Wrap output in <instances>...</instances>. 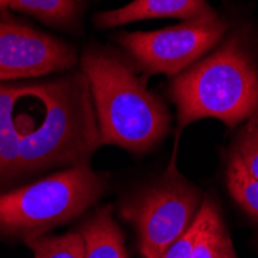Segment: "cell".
I'll return each instance as SVG.
<instances>
[{
    "mask_svg": "<svg viewBox=\"0 0 258 258\" xmlns=\"http://www.w3.org/2000/svg\"><path fill=\"white\" fill-rule=\"evenodd\" d=\"M101 138L85 75L28 85L0 84V192L59 166H76Z\"/></svg>",
    "mask_w": 258,
    "mask_h": 258,
    "instance_id": "1",
    "label": "cell"
},
{
    "mask_svg": "<svg viewBox=\"0 0 258 258\" xmlns=\"http://www.w3.org/2000/svg\"><path fill=\"white\" fill-rule=\"evenodd\" d=\"M101 144L144 153L167 135L170 116L132 67L113 51L90 48L82 56Z\"/></svg>",
    "mask_w": 258,
    "mask_h": 258,
    "instance_id": "2",
    "label": "cell"
},
{
    "mask_svg": "<svg viewBox=\"0 0 258 258\" xmlns=\"http://www.w3.org/2000/svg\"><path fill=\"white\" fill-rule=\"evenodd\" d=\"M170 96L178 110V128L214 118L235 127L258 113V70L235 36L201 62L179 73Z\"/></svg>",
    "mask_w": 258,
    "mask_h": 258,
    "instance_id": "3",
    "label": "cell"
},
{
    "mask_svg": "<svg viewBox=\"0 0 258 258\" xmlns=\"http://www.w3.org/2000/svg\"><path fill=\"white\" fill-rule=\"evenodd\" d=\"M105 179L87 162L0 195V237H42L99 200Z\"/></svg>",
    "mask_w": 258,
    "mask_h": 258,
    "instance_id": "4",
    "label": "cell"
},
{
    "mask_svg": "<svg viewBox=\"0 0 258 258\" xmlns=\"http://www.w3.org/2000/svg\"><path fill=\"white\" fill-rule=\"evenodd\" d=\"M201 192L175 170L139 192L121 207L135 226L143 258H161L167 247L192 226L201 207Z\"/></svg>",
    "mask_w": 258,
    "mask_h": 258,
    "instance_id": "5",
    "label": "cell"
},
{
    "mask_svg": "<svg viewBox=\"0 0 258 258\" xmlns=\"http://www.w3.org/2000/svg\"><path fill=\"white\" fill-rule=\"evenodd\" d=\"M226 31V23L212 11L179 25L147 33H125L121 45L149 75L175 76L195 63Z\"/></svg>",
    "mask_w": 258,
    "mask_h": 258,
    "instance_id": "6",
    "label": "cell"
},
{
    "mask_svg": "<svg viewBox=\"0 0 258 258\" xmlns=\"http://www.w3.org/2000/svg\"><path fill=\"white\" fill-rule=\"evenodd\" d=\"M75 63L76 51L65 42L16 22H0V81L39 78Z\"/></svg>",
    "mask_w": 258,
    "mask_h": 258,
    "instance_id": "7",
    "label": "cell"
},
{
    "mask_svg": "<svg viewBox=\"0 0 258 258\" xmlns=\"http://www.w3.org/2000/svg\"><path fill=\"white\" fill-rule=\"evenodd\" d=\"M210 13L212 8L207 5L206 0H133L118 10L96 14L95 22L101 28H113L138 20L158 17L192 20Z\"/></svg>",
    "mask_w": 258,
    "mask_h": 258,
    "instance_id": "8",
    "label": "cell"
},
{
    "mask_svg": "<svg viewBox=\"0 0 258 258\" xmlns=\"http://www.w3.org/2000/svg\"><path fill=\"white\" fill-rule=\"evenodd\" d=\"M195 220L194 258H237L218 206L212 198H204Z\"/></svg>",
    "mask_w": 258,
    "mask_h": 258,
    "instance_id": "9",
    "label": "cell"
},
{
    "mask_svg": "<svg viewBox=\"0 0 258 258\" xmlns=\"http://www.w3.org/2000/svg\"><path fill=\"white\" fill-rule=\"evenodd\" d=\"M85 238V258H128L124 235L107 206L87 220L79 229Z\"/></svg>",
    "mask_w": 258,
    "mask_h": 258,
    "instance_id": "10",
    "label": "cell"
},
{
    "mask_svg": "<svg viewBox=\"0 0 258 258\" xmlns=\"http://www.w3.org/2000/svg\"><path fill=\"white\" fill-rule=\"evenodd\" d=\"M34 258H85V238L81 230L60 237H37L23 240Z\"/></svg>",
    "mask_w": 258,
    "mask_h": 258,
    "instance_id": "11",
    "label": "cell"
},
{
    "mask_svg": "<svg viewBox=\"0 0 258 258\" xmlns=\"http://www.w3.org/2000/svg\"><path fill=\"white\" fill-rule=\"evenodd\" d=\"M226 181L230 197L244 212L258 220V179L250 178L240 164L230 158Z\"/></svg>",
    "mask_w": 258,
    "mask_h": 258,
    "instance_id": "12",
    "label": "cell"
},
{
    "mask_svg": "<svg viewBox=\"0 0 258 258\" xmlns=\"http://www.w3.org/2000/svg\"><path fill=\"white\" fill-rule=\"evenodd\" d=\"M79 7V0H13L10 8L28 13L46 23L70 22Z\"/></svg>",
    "mask_w": 258,
    "mask_h": 258,
    "instance_id": "13",
    "label": "cell"
},
{
    "mask_svg": "<svg viewBox=\"0 0 258 258\" xmlns=\"http://www.w3.org/2000/svg\"><path fill=\"white\" fill-rule=\"evenodd\" d=\"M230 158L235 159L250 178L258 179V113L247 119Z\"/></svg>",
    "mask_w": 258,
    "mask_h": 258,
    "instance_id": "14",
    "label": "cell"
},
{
    "mask_svg": "<svg viewBox=\"0 0 258 258\" xmlns=\"http://www.w3.org/2000/svg\"><path fill=\"white\" fill-rule=\"evenodd\" d=\"M197 235V220L182 235L173 241L161 258H194V243Z\"/></svg>",
    "mask_w": 258,
    "mask_h": 258,
    "instance_id": "15",
    "label": "cell"
},
{
    "mask_svg": "<svg viewBox=\"0 0 258 258\" xmlns=\"http://www.w3.org/2000/svg\"><path fill=\"white\" fill-rule=\"evenodd\" d=\"M13 0H0V10H5V8H10Z\"/></svg>",
    "mask_w": 258,
    "mask_h": 258,
    "instance_id": "16",
    "label": "cell"
}]
</instances>
